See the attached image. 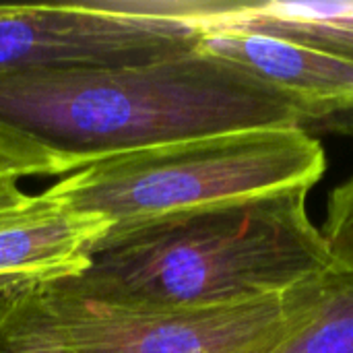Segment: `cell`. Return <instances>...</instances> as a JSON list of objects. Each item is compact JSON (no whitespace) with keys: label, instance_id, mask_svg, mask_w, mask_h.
Returning a JSON list of instances; mask_svg holds the SVG:
<instances>
[{"label":"cell","instance_id":"obj_1","mask_svg":"<svg viewBox=\"0 0 353 353\" xmlns=\"http://www.w3.org/2000/svg\"><path fill=\"white\" fill-rule=\"evenodd\" d=\"M288 126H304L288 99L201 48L141 66L0 72V168L19 180Z\"/></svg>","mask_w":353,"mask_h":353},{"label":"cell","instance_id":"obj_2","mask_svg":"<svg viewBox=\"0 0 353 353\" xmlns=\"http://www.w3.org/2000/svg\"><path fill=\"white\" fill-rule=\"evenodd\" d=\"M310 190L288 188L159 219L99 246L81 275L50 285L141 310L283 298L331 263L308 215Z\"/></svg>","mask_w":353,"mask_h":353},{"label":"cell","instance_id":"obj_3","mask_svg":"<svg viewBox=\"0 0 353 353\" xmlns=\"http://www.w3.org/2000/svg\"><path fill=\"white\" fill-rule=\"evenodd\" d=\"M325 170V149L304 126L259 128L108 159L46 190L72 209L105 217L112 230L103 246L180 213L312 188Z\"/></svg>","mask_w":353,"mask_h":353},{"label":"cell","instance_id":"obj_4","mask_svg":"<svg viewBox=\"0 0 353 353\" xmlns=\"http://www.w3.org/2000/svg\"><path fill=\"white\" fill-rule=\"evenodd\" d=\"M0 323L58 353H273L285 335V296L236 306L141 310L37 285L0 298Z\"/></svg>","mask_w":353,"mask_h":353},{"label":"cell","instance_id":"obj_5","mask_svg":"<svg viewBox=\"0 0 353 353\" xmlns=\"http://www.w3.org/2000/svg\"><path fill=\"white\" fill-rule=\"evenodd\" d=\"M190 0L0 4V72L141 66L199 48Z\"/></svg>","mask_w":353,"mask_h":353},{"label":"cell","instance_id":"obj_6","mask_svg":"<svg viewBox=\"0 0 353 353\" xmlns=\"http://www.w3.org/2000/svg\"><path fill=\"white\" fill-rule=\"evenodd\" d=\"M112 223L50 194H23L0 205V294L81 275Z\"/></svg>","mask_w":353,"mask_h":353},{"label":"cell","instance_id":"obj_7","mask_svg":"<svg viewBox=\"0 0 353 353\" xmlns=\"http://www.w3.org/2000/svg\"><path fill=\"white\" fill-rule=\"evenodd\" d=\"M199 48L288 99L302 120L353 114V62L312 46L236 27L205 29Z\"/></svg>","mask_w":353,"mask_h":353},{"label":"cell","instance_id":"obj_8","mask_svg":"<svg viewBox=\"0 0 353 353\" xmlns=\"http://www.w3.org/2000/svg\"><path fill=\"white\" fill-rule=\"evenodd\" d=\"M199 25L261 31L353 62V0H201Z\"/></svg>","mask_w":353,"mask_h":353},{"label":"cell","instance_id":"obj_9","mask_svg":"<svg viewBox=\"0 0 353 353\" xmlns=\"http://www.w3.org/2000/svg\"><path fill=\"white\" fill-rule=\"evenodd\" d=\"M285 310L273 353H353V265L331 261L285 294Z\"/></svg>","mask_w":353,"mask_h":353},{"label":"cell","instance_id":"obj_10","mask_svg":"<svg viewBox=\"0 0 353 353\" xmlns=\"http://www.w3.org/2000/svg\"><path fill=\"white\" fill-rule=\"evenodd\" d=\"M321 234L331 261L353 265V176L331 190Z\"/></svg>","mask_w":353,"mask_h":353},{"label":"cell","instance_id":"obj_11","mask_svg":"<svg viewBox=\"0 0 353 353\" xmlns=\"http://www.w3.org/2000/svg\"><path fill=\"white\" fill-rule=\"evenodd\" d=\"M0 353H58L52 347L46 345H37L31 343L19 335H14L12 331H8L2 323H0Z\"/></svg>","mask_w":353,"mask_h":353},{"label":"cell","instance_id":"obj_12","mask_svg":"<svg viewBox=\"0 0 353 353\" xmlns=\"http://www.w3.org/2000/svg\"><path fill=\"white\" fill-rule=\"evenodd\" d=\"M23 188L19 186V178L8 170L0 168V205H8L23 196Z\"/></svg>","mask_w":353,"mask_h":353},{"label":"cell","instance_id":"obj_13","mask_svg":"<svg viewBox=\"0 0 353 353\" xmlns=\"http://www.w3.org/2000/svg\"><path fill=\"white\" fill-rule=\"evenodd\" d=\"M345 120H347V126H350V128H353V114L345 116Z\"/></svg>","mask_w":353,"mask_h":353},{"label":"cell","instance_id":"obj_14","mask_svg":"<svg viewBox=\"0 0 353 353\" xmlns=\"http://www.w3.org/2000/svg\"><path fill=\"white\" fill-rule=\"evenodd\" d=\"M0 298H2V294H0Z\"/></svg>","mask_w":353,"mask_h":353}]
</instances>
